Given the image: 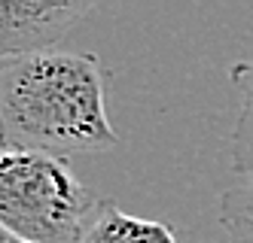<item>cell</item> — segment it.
I'll return each instance as SVG.
<instances>
[{"label":"cell","instance_id":"52a82bcc","mask_svg":"<svg viewBox=\"0 0 253 243\" xmlns=\"http://www.w3.org/2000/svg\"><path fill=\"white\" fill-rule=\"evenodd\" d=\"M0 243H28V240H22V237H15V234H9V231L0 228Z\"/></svg>","mask_w":253,"mask_h":243},{"label":"cell","instance_id":"6da1fadb","mask_svg":"<svg viewBox=\"0 0 253 243\" xmlns=\"http://www.w3.org/2000/svg\"><path fill=\"white\" fill-rule=\"evenodd\" d=\"M119 143L98 55L52 49L0 61V146L70 158Z\"/></svg>","mask_w":253,"mask_h":243},{"label":"cell","instance_id":"8992f818","mask_svg":"<svg viewBox=\"0 0 253 243\" xmlns=\"http://www.w3.org/2000/svg\"><path fill=\"white\" fill-rule=\"evenodd\" d=\"M220 225L229 243H253V167L241 171L220 195Z\"/></svg>","mask_w":253,"mask_h":243},{"label":"cell","instance_id":"7a4b0ae2","mask_svg":"<svg viewBox=\"0 0 253 243\" xmlns=\"http://www.w3.org/2000/svg\"><path fill=\"white\" fill-rule=\"evenodd\" d=\"M104 198L67 158L0 146V228L28 243H80Z\"/></svg>","mask_w":253,"mask_h":243},{"label":"cell","instance_id":"3957f363","mask_svg":"<svg viewBox=\"0 0 253 243\" xmlns=\"http://www.w3.org/2000/svg\"><path fill=\"white\" fill-rule=\"evenodd\" d=\"M95 3H40V0H0V61L52 52Z\"/></svg>","mask_w":253,"mask_h":243},{"label":"cell","instance_id":"5b68a950","mask_svg":"<svg viewBox=\"0 0 253 243\" xmlns=\"http://www.w3.org/2000/svg\"><path fill=\"white\" fill-rule=\"evenodd\" d=\"M229 79L241 95L238 119H235V128L229 134L232 161H235V171L241 174V171H250L253 167V61L235 64Z\"/></svg>","mask_w":253,"mask_h":243},{"label":"cell","instance_id":"277c9868","mask_svg":"<svg viewBox=\"0 0 253 243\" xmlns=\"http://www.w3.org/2000/svg\"><path fill=\"white\" fill-rule=\"evenodd\" d=\"M80 243H177V234L162 219L131 216L116 204L104 201L83 231Z\"/></svg>","mask_w":253,"mask_h":243}]
</instances>
